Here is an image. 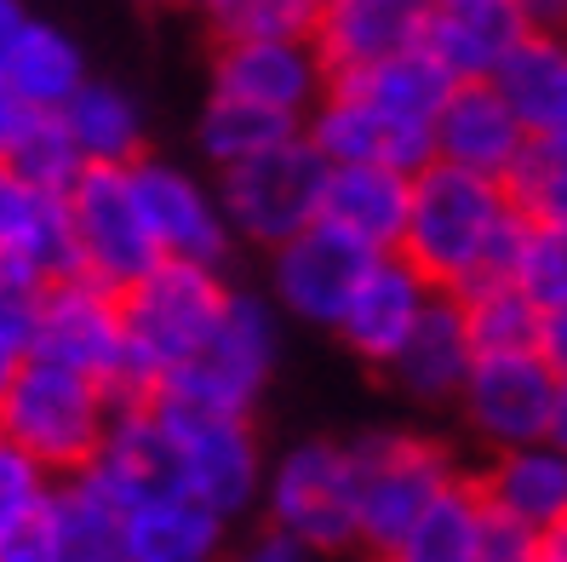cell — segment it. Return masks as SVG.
<instances>
[{"label": "cell", "instance_id": "6da1fadb", "mask_svg": "<svg viewBox=\"0 0 567 562\" xmlns=\"http://www.w3.org/2000/svg\"><path fill=\"white\" fill-rule=\"evenodd\" d=\"M527 242V218L516 213L498 178L430 161L413 173V207L402 258L436 293H471L482 282H516V258Z\"/></svg>", "mask_w": 567, "mask_h": 562}, {"label": "cell", "instance_id": "7a4b0ae2", "mask_svg": "<svg viewBox=\"0 0 567 562\" xmlns=\"http://www.w3.org/2000/svg\"><path fill=\"white\" fill-rule=\"evenodd\" d=\"M121 408V396L81 368H63L52 356H29L18 379L0 390V442L23 448L58 482L86 471L104 431Z\"/></svg>", "mask_w": 567, "mask_h": 562}, {"label": "cell", "instance_id": "3957f363", "mask_svg": "<svg viewBox=\"0 0 567 562\" xmlns=\"http://www.w3.org/2000/svg\"><path fill=\"white\" fill-rule=\"evenodd\" d=\"M229 282L213 264L161 258L144 282L121 293L126 305V396H155L184 361L207 345V334L224 316Z\"/></svg>", "mask_w": 567, "mask_h": 562}, {"label": "cell", "instance_id": "277c9868", "mask_svg": "<svg viewBox=\"0 0 567 562\" xmlns=\"http://www.w3.org/2000/svg\"><path fill=\"white\" fill-rule=\"evenodd\" d=\"M355 471V551L390 556L408 540L419 511L464 471L453 448L419 431H361L350 437Z\"/></svg>", "mask_w": 567, "mask_h": 562}, {"label": "cell", "instance_id": "5b68a950", "mask_svg": "<svg viewBox=\"0 0 567 562\" xmlns=\"http://www.w3.org/2000/svg\"><path fill=\"white\" fill-rule=\"evenodd\" d=\"M150 402L161 413L166 453H173V482L229 522L252 517L264 493V471H270L264 442L252 431V413L202 408V402H184V396H150Z\"/></svg>", "mask_w": 567, "mask_h": 562}, {"label": "cell", "instance_id": "8992f818", "mask_svg": "<svg viewBox=\"0 0 567 562\" xmlns=\"http://www.w3.org/2000/svg\"><path fill=\"white\" fill-rule=\"evenodd\" d=\"M276 361H281V316L270 305V293L229 287L224 316L207 334V345L195 350L155 396H184V402H202V408L252 413L264 385L276 379Z\"/></svg>", "mask_w": 567, "mask_h": 562}, {"label": "cell", "instance_id": "52a82bcc", "mask_svg": "<svg viewBox=\"0 0 567 562\" xmlns=\"http://www.w3.org/2000/svg\"><path fill=\"white\" fill-rule=\"evenodd\" d=\"M321 190H327V155L305 132H292V139L218 173V202L236 242L264 247V253L292 242L298 229H310L321 218Z\"/></svg>", "mask_w": 567, "mask_h": 562}, {"label": "cell", "instance_id": "ba28073f", "mask_svg": "<svg viewBox=\"0 0 567 562\" xmlns=\"http://www.w3.org/2000/svg\"><path fill=\"white\" fill-rule=\"evenodd\" d=\"M258 517L281 534L316 545L321 556H350L355 551V471H350V442L305 437L281 459H270L258 493Z\"/></svg>", "mask_w": 567, "mask_h": 562}, {"label": "cell", "instance_id": "9c48e42d", "mask_svg": "<svg viewBox=\"0 0 567 562\" xmlns=\"http://www.w3.org/2000/svg\"><path fill=\"white\" fill-rule=\"evenodd\" d=\"M35 356L81 368L126 396V305L121 287L70 270L35 293Z\"/></svg>", "mask_w": 567, "mask_h": 562}, {"label": "cell", "instance_id": "30bf717a", "mask_svg": "<svg viewBox=\"0 0 567 562\" xmlns=\"http://www.w3.org/2000/svg\"><path fill=\"white\" fill-rule=\"evenodd\" d=\"M70 224H75V270L121 293L161 264L155 229L138 207V190H132L126 167H86L70 184Z\"/></svg>", "mask_w": 567, "mask_h": 562}, {"label": "cell", "instance_id": "8fae6325", "mask_svg": "<svg viewBox=\"0 0 567 562\" xmlns=\"http://www.w3.org/2000/svg\"><path fill=\"white\" fill-rule=\"evenodd\" d=\"M556 368L539 350H482L453 408L487 453L539 442L550 437V408H556Z\"/></svg>", "mask_w": 567, "mask_h": 562}, {"label": "cell", "instance_id": "7c38bea8", "mask_svg": "<svg viewBox=\"0 0 567 562\" xmlns=\"http://www.w3.org/2000/svg\"><path fill=\"white\" fill-rule=\"evenodd\" d=\"M339 86H350L367 110H373L390 132V161L402 173H419L436 161V115L447 104V92L458 86L424 47H408L395 58H379L367 70H344L332 75Z\"/></svg>", "mask_w": 567, "mask_h": 562}, {"label": "cell", "instance_id": "4fadbf2b", "mask_svg": "<svg viewBox=\"0 0 567 562\" xmlns=\"http://www.w3.org/2000/svg\"><path fill=\"white\" fill-rule=\"evenodd\" d=\"M126 173H132L138 207H144V218L155 229L161 258L213 264V270H224L229 253H236V229H229V218H224L218 184L195 178L189 167L161 161V155H138Z\"/></svg>", "mask_w": 567, "mask_h": 562}, {"label": "cell", "instance_id": "5bb4252c", "mask_svg": "<svg viewBox=\"0 0 567 562\" xmlns=\"http://www.w3.org/2000/svg\"><path fill=\"white\" fill-rule=\"evenodd\" d=\"M379 253H367L361 242H350L344 229L332 224H310L298 229L292 242L270 247V305L287 310L292 321L305 327H339L344 305H350V287L361 282V270L373 264Z\"/></svg>", "mask_w": 567, "mask_h": 562}, {"label": "cell", "instance_id": "9a60e30c", "mask_svg": "<svg viewBox=\"0 0 567 562\" xmlns=\"http://www.w3.org/2000/svg\"><path fill=\"white\" fill-rule=\"evenodd\" d=\"M327 58L310 35H264V41H213V92L264 104L305 121L327 92Z\"/></svg>", "mask_w": 567, "mask_h": 562}, {"label": "cell", "instance_id": "2e32d148", "mask_svg": "<svg viewBox=\"0 0 567 562\" xmlns=\"http://www.w3.org/2000/svg\"><path fill=\"white\" fill-rule=\"evenodd\" d=\"M436 287L419 276V264L402 253H379L361 270V282L350 287V305L339 316V345L367 361V368H390V356L408 345V334L419 327V316L430 310Z\"/></svg>", "mask_w": 567, "mask_h": 562}, {"label": "cell", "instance_id": "e0dca14e", "mask_svg": "<svg viewBox=\"0 0 567 562\" xmlns=\"http://www.w3.org/2000/svg\"><path fill=\"white\" fill-rule=\"evenodd\" d=\"M121 522V551L126 562H224L236 522L202 505L178 482L144 488L115 505Z\"/></svg>", "mask_w": 567, "mask_h": 562}, {"label": "cell", "instance_id": "ac0fdd59", "mask_svg": "<svg viewBox=\"0 0 567 562\" xmlns=\"http://www.w3.org/2000/svg\"><path fill=\"white\" fill-rule=\"evenodd\" d=\"M75 270V224L70 195L29 184L0 161V276L18 282H58Z\"/></svg>", "mask_w": 567, "mask_h": 562}, {"label": "cell", "instance_id": "d6986e66", "mask_svg": "<svg viewBox=\"0 0 567 562\" xmlns=\"http://www.w3.org/2000/svg\"><path fill=\"white\" fill-rule=\"evenodd\" d=\"M527 144L533 139H527L522 115L505 104V92L493 81H458L436 115V161L498 178V184L511 178V167L527 155Z\"/></svg>", "mask_w": 567, "mask_h": 562}, {"label": "cell", "instance_id": "ffe728a7", "mask_svg": "<svg viewBox=\"0 0 567 562\" xmlns=\"http://www.w3.org/2000/svg\"><path fill=\"white\" fill-rule=\"evenodd\" d=\"M430 0H321L310 41L327 58V75L367 70L424 41Z\"/></svg>", "mask_w": 567, "mask_h": 562}, {"label": "cell", "instance_id": "44dd1931", "mask_svg": "<svg viewBox=\"0 0 567 562\" xmlns=\"http://www.w3.org/2000/svg\"><path fill=\"white\" fill-rule=\"evenodd\" d=\"M408 207H413V173H402V167H384V161L327 167L321 224L344 229V236L361 242L367 253H402Z\"/></svg>", "mask_w": 567, "mask_h": 562}, {"label": "cell", "instance_id": "7402d4cb", "mask_svg": "<svg viewBox=\"0 0 567 562\" xmlns=\"http://www.w3.org/2000/svg\"><path fill=\"white\" fill-rule=\"evenodd\" d=\"M471 368H476V339H471V321H464V305L453 293H436L430 310L419 316V327L408 334V345L390 356L384 374L402 396L436 408V402H453L464 390Z\"/></svg>", "mask_w": 567, "mask_h": 562}, {"label": "cell", "instance_id": "603a6c76", "mask_svg": "<svg viewBox=\"0 0 567 562\" xmlns=\"http://www.w3.org/2000/svg\"><path fill=\"white\" fill-rule=\"evenodd\" d=\"M482 500L522 517L527 528H556L567 517V448H556L550 437L539 442H516V448H498L487 453V466L471 471Z\"/></svg>", "mask_w": 567, "mask_h": 562}, {"label": "cell", "instance_id": "cb8c5ba5", "mask_svg": "<svg viewBox=\"0 0 567 562\" xmlns=\"http://www.w3.org/2000/svg\"><path fill=\"white\" fill-rule=\"evenodd\" d=\"M86 75L92 70H86V52L75 47V35H63L47 18H23L7 52H0V81L35 110H63L86 86Z\"/></svg>", "mask_w": 567, "mask_h": 562}, {"label": "cell", "instance_id": "d4e9b609", "mask_svg": "<svg viewBox=\"0 0 567 562\" xmlns=\"http://www.w3.org/2000/svg\"><path fill=\"white\" fill-rule=\"evenodd\" d=\"M58 115H63V126H70V139H75L86 167H132L138 155H150L144 104L115 81L86 75V86Z\"/></svg>", "mask_w": 567, "mask_h": 562}, {"label": "cell", "instance_id": "484cf974", "mask_svg": "<svg viewBox=\"0 0 567 562\" xmlns=\"http://www.w3.org/2000/svg\"><path fill=\"white\" fill-rule=\"evenodd\" d=\"M527 35L522 7H493V12H430L424 23V52L442 63L453 81H493L505 52Z\"/></svg>", "mask_w": 567, "mask_h": 562}, {"label": "cell", "instance_id": "4316f807", "mask_svg": "<svg viewBox=\"0 0 567 562\" xmlns=\"http://www.w3.org/2000/svg\"><path fill=\"white\" fill-rule=\"evenodd\" d=\"M482 488L471 471H458L436 500L419 511V522L408 528V540L390 556L402 562H476V540H482Z\"/></svg>", "mask_w": 567, "mask_h": 562}, {"label": "cell", "instance_id": "83f0119b", "mask_svg": "<svg viewBox=\"0 0 567 562\" xmlns=\"http://www.w3.org/2000/svg\"><path fill=\"white\" fill-rule=\"evenodd\" d=\"M47 562H126L115 505L81 477H63L52 493V551Z\"/></svg>", "mask_w": 567, "mask_h": 562}, {"label": "cell", "instance_id": "f1b7e54d", "mask_svg": "<svg viewBox=\"0 0 567 562\" xmlns=\"http://www.w3.org/2000/svg\"><path fill=\"white\" fill-rule=\"evenodd\" d=\"M292 132H305V121L276 115V110H264V104H241V98L207 92V110H202V121H195V144H202V155L224 173V167H236V161H247L258 150L292 139Z\"/></svg>", "mask_w": 567, "mask_h": 562}, {"label": "cell", "instance_id": "f546056e", "mask_svg": "<svg viewBox=\"0 0 567 562\" xmlns=\"http://www.w3.org/2000/svg\"><path fill=\"white\" fill-rule=\"evenodd\" d=\"M471 321L476 356L482 350H539V305L527 299L522 282H482L471 293H453Z\"/></svg>", "mask_w": 567, "mask_h": 562}, {"label": "cell", "instance_id": "4dcf8cb0", "mask_svg": "<svg viewBox=\"0 0 567 562\" xmlns=\"http://www.w3.org/2000/svg\"><path fill=\"white\" fill-rule=\"evenodd\" d=\"M213 41H264V35H310L321 0H189Z\"/></svg>", "mask_w": 567, "mask_h": 562}, {"label": "cell", "instance_id": "1f68e13d", "mask_svg": "<svg viewBox=\"0 0 567 562\" xmlns=\"http://www.w3.org/2000/svg\"><path fill=\"white\" fill-rule=\"evenodd\" d=\"M0 161H7L12 173H23L29 184L58 190V195H70V184L86 173V161H81V150H75V139H70V126H63L58 110H41L35 121H29V132Z\"/></svg>", "mask_w": 567, "mask_h": 562}, {"label": "cell", "instance_id": "d6a6232c", "mask_svg": "<svg viewBox=\"0 0 567 562\" xmlns=\"http://www.w3.org/2000/svg\"><path fill=\"white\" fill-rule=\"evenodd\" d=\"M505 190L527 224H567V150L527 144V155L511 167Z\"/></svg>", "mask_w": 567, "mask_h": 562}, {"label": "cell", "instance_id": "836d02e7", "mask_svg": "<svg viewBox=\"0 0 567 562\" xmlns=\"http://www.w3.org/2000/svg\"><path fill=\"white\" fill-rule=\"evenodd\" d=\"M516 282L527 287V299L550 310L567 299V224H527V242L516 258Z\"/></svg>", "mask_w": 567, "mask_h": 562}, {"label": "cell", "instance_id": "e575fe53", "mask_svg": "<svg viewBox=\"0 0 567 562\" xmlns=\"http://www.w3.org/2000/svg\"><path fill=\"white\" fill-rule=\"evenodd\" d=\"M35 293H41L35 282L0 276V390L35 356Z\"/></svg>", "mask_w": 567, "mask_h": 562}, {"label": "cell", "instance_id": "d590c367", "mask_svg": "<svg viewBox=\"0 0 567 562\" xmlns=\"http://www.w3.org/2000/svg\"><path fill=\"white\" fill-rule=\"evenodd\" d=\"M52 488H58L52 471H41L23 448L0 442V534H7L12 522H23V517L47 511L52 505Z\"/></svg>", "mask_w": 567, "mask_h": 562}, {"label": "cell", "instance_id": "8d00e7d4", "mask_svg": "<svg viewBox=\"0 0 567 562\" xmlns=\"http://www.w3.org/2000/svg\"><path fill=\"white\" fill-rule=\"evenodd\" d=\"M545 551V534L527 528L522 517L498 511V505H482V540H476V562H533Z\"/></svg>", "mask_w": 567, "mask_h": 562}, {"label": "cell", "instance_id": "74e56055", "mask_svg": "<svg viewBox=\"0 0 567 562\" xmlns=\"http://www.w3.org/2000/svg\"><path fill=\"white\" fill-rule=\"evenodd\" d=\"M224 562H332V556H321L316 545L281 534V528H270V522H258L241 545H229Z\"/></svg>", "mask_w": 567, "mask_h": 562}, {"label": "cell", "instance_id": "f35d334b", "mask_svg": "<svg viewBox=\"0 0 567 562\" xmlns=\"http://www.w3.org/2000/svg\"><path fill=\"white\" fill-rule=\"evenodd\" d=\"M47 551H52V505L35 511V517H23V522H12L7 534H0V562H47Z\"/></svg>", "mask_w": 567, "mask_h": 562}, {"label": "cell", "instance_id": "ab89813d", "mask_svg": "<svg viewBox=\"0 0 567 562\" xmlns=\"http://www.w3.org/2000/svg\"><path fill=\"white\" fill-rule=\"evenodd\" d=\"M539 356L556 368V379H567V299L539 316Z\"/></svg>", "mask_w": 567, "mask_h": 562}, {"label": "cell", "instance_id": "60d3db41", "mask_svg": "<svg viewBox=\"0 0 567 562\" xmlns=\"http://www.w3.org/2000/svg\"><path fill=\"white\" fill-rule=\"evenodd\" d=\"M41 110L35 104H23V98L7 86V81H0V155H7L18 139H23V132H29V121H35Z\"/></svg>", "mask_w": 567, "mask_h": 562}, {"label": "cell", "instance_id": "b9f144b4", "mask_svg": "<svg viewBox=\"0 0 567 562\" xmlns=\"http://www.w3.org/2000/svg\"><path fill=\"white\" fill-rule=\"evenodd\" d=\"M493 7H522V0H430V12H493Z\"/></svg>", "mask_w": 567, "mask_h": 562}, {"label": "cell", "instance_id": "7bdbcfd3", "mask_svg": "<svg viewBox=\"0 0 567 562\" xmlns=\"http://www.w3.org/2000/svg\"><path fill=\"white\" fill-rule=\"evenodd\" d=\"M23 0H0V52H7V41L18 35V23H23Z\"/></svg>", "mask_w": 567, "mask_h": 562}, {"label": "cell", "instance_id": "ee69618b", "mask_svg": "<svg viewBox=\"0 0 567 562\" xmlns=\"http://www.w3.org/2000/svg\"><path fill=\"white\" fill-rule=\"evenodd\" d=\"M550 442L567 448V379L556 385V408H550Z\"/></svg>", "mask_w": 567, "mask_h": 562}, {"label": "cell", "instance_id": "f6af8a7d", "mask_svg": "<svg viewBox=\"0 0 567 562\" xmlns=\"http://www.w3.org/2000/svg\"><path fill=\"white\" fill-rule=\"evenodd\" d=\"M545 556H556V562H567V517H561L556 528H545Z\"/></svg>", "mask_w": 567, "mask_h": 562}, {"label": "cell", "instance_id": "bcb514c9", "mask_svg": "<svg viewBox=\"0 0 567 562\" xmlns=\"http://www.w3.org/2000/svg\"><path fill=\"white\" fill-rule=\"evenodd\" d=\"M138 7H155V12H173V7H189V0H138Z\"/></svg>", "mask_w": 567, "mask_h": 562}, {"label": "cell", "instance_id": "7dc6e473", "mask_svg": "<svg viewBox=\"0 0 567 562\" xmlns=\"http://www.w3.org/2000/svg\"><path fill=\"white\" fill-rule=\"evenodd\" d=\"M367 562H402V556H367Z\"/></svg>", "mask_w": 567, "mask_h": 562}, {"label": "cell", "instance_id": "c3c4849f", "mask_svg": "<svg viewBox=\"0 0 567 562\" xmlns=\"http://www.w3.org/2000/svg\"><path fill=\"white\" fill-rule=\"evenodd\" d=\"M533 562H556V556H545V551H539V556H533Z\"/></svg>", "mask_w": 567, "mask_h": 562}]
</instances>
